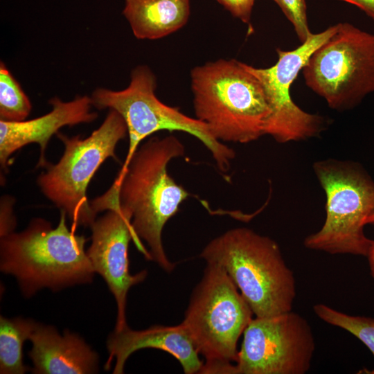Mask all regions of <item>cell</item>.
Instances as JSON below:
<instances>
[{
  "label": "cell",
  "instance_id": "cell-9",
  "mask_svg": "<svg viewBox=\"0 0 374 374\" xmlns=\"http://www.w3.org/2000/svg\"><path fill=\"white\" fill-rule=\"evenodd\" d=\"M337 26L302 71L307 86L330 107L344 110L374 91V35L349 23Z\"/></svg>",
  "mask_w": 374,
  "mask_h": 374
},
{
  "label": "cell",
  "instance_id": "cell-19",
  "mask_svg": "<svg viewBox=\"0 0 374 374\" xmlns=\"http://www.w3.org/2000/svg\"><path fill=\"white\" fill-rule=\"evenodd\" d=\"M313 310L327 323L339 327L361 341L374 356V318L350 315L323 304H316Z\"/></svg>",
  "mask_w": 374,
  "mask_h": 374
},
{
  "label": "cell",
  "instance_id": "cell-18",
  "mask_svg": "<svg viewBox=\"0 0 374 374\" xmlns=\"http://www.w3.org/2000/svg\"><path fill=\"white\" fill-rule=\"evenodd\" d=\"M32 105L19 83L5 64H0V120L24 121L31 112Z\"/></svg>",
  "mask_w": 374,
  "mask_h": 374
},
{
  "label": "cell",
  "instance_id": "cell-6",
  "mask_svg": "<svg viewBox=\"0 0 374 374\" xmlns=\"http://www.w3.org/2000/svg\"><path fill=\"white\" fill-rule=\"evenodd\" d=\"M314 172L326 197L321 229L304 240L310 249L330 254L367 256L373 240L364 232L374 213V181L358 164L326 159L316 162Z\"/></svg>",
  "mask_w": 374,
  "mask_h": 374
},
{
  "label": "cell",
  "instance_id": "cell-7",
  "mask_svg": "<svg viewBox=\"0 0 374 374\" xmlns=\"http://www.w3.org/2000/svg\"><path fill=\"white\" fill-rule=\"evenodd\" d=\"M156 80L150 68L141 65L132 71L130 84L125 89L114 91L98 88L91 96L93 107L99 110L114 109L126 123L129 146L123 165L129 161L146 137L161 130L180 131L199 140L211 153L218 169L224 173L228 172L235 152L216 139L205 123L160 101L155 94Z\"/></svg>",
  "mask_w": 374,
  "mask_h": 374
},
{
  "label": "cell",
  "instance_id": "cell-10",
  "mask_svg": "<svg viewBox=\"0 0 374 374\" xmlns=\"http://www.w3.org/2000/svg\"><path fill=\"white\" fill-rule=\"evenodd\" d=\"M314 350L312 328L299 314L256 317L243 332L235 374H305Z\"/></svg>",
  "mask_w": 374,
  "mask_h": 374
},
{
  "label": "cell",
  "instance_id": "cell-16",
  "mask_svg": "<svg viewBox=\"0 0 374 374\" xmlns=\"http://www.w3.org/2000/svg\"><path fill=\"white\" fill-rule=\"evenodd\" d=\"M123 14L137 39H157L187 23L190 0H125Z\"/></svg>",
  "mask_w": 374,
  "mask_h": 374
},
{
  "label": "cell",
  "instance_id": "cell-20",
  "mask_svg": "<svg viewBox=\"0 0 374 374\" xmlns=\"http://www.w3.org/2000/svg\"><path fill=\"white\" fill-rule=\"evenodd\" d=\"M292 23L301 43L312 34L307 18L305 0H274Z\"/></svg>",
  "mask_w": 374,
  "mask_h": 374
},
{
  "label": "cell",
  "instance_id": "cell-25",
  "mask_svg": "<svg viewBox=\"0 0 374 374\" xmlns=\"http://www.w3.org/2000/svg\"><path fill=\"white\" fill-rule=\"evenodd\" d=\"M374 224V213L367 219L366 224Z\"/></svg>",
  "mask_w": 374,
  "mask_h": 374
},
{
  "label": "cell",
  "instance_id": "cell-8",
  "mask_svg": "<svg viewBox=\"0 0 374 374\" xmlns=\"http://www.w3.org/2000/svg\"><path fill=\"white\" fill-rule=\"evenodd\" d=\"M127 134L124 118L114 109L109 110L100 126L87 138L56 134L64 145L63 155L56 164L48 163L37 183L74 224L90 226L96 219L87 196L88 184L107 158L116 160V145Z\"/></svg>",
  "mask_w": 374,
  "mask_h": 374
},
{
  "label": "cell",
  "instance_id": "cell-1",
  "mask_svg": "<svg viewBox=\"0 0 374 374\" xmlns=\"http://www.w3.org/2000/svg\"><path fill=\"white\" fill-rule=\"evenodd\" d=\"M184 151V145L173 135L150 138L122 166L108 190L91 201L96 215L115 207L126 213L131 217L137 249L167 272L175 265L165 253L163 229L189 196L168 173L167 167Z\"/></svg>",
  "mask_w": 374,
  "mask_h": 374
},
{
  "label": "cell",
  "instance_id": "cell-2",
  "mask_svg": "<svg viewBox=\"0 0 374 374\" xmlns=\"http://www.w3.org/2000/svg\"><path fill=\"white\" fill-rule=\"evenodd\" d=\"M66 216L61 211L55 228L37 218L24 231L1 236V271L17 278L26 297L43 288L58 291L92 282L96 271L84 251L87 239L69 229Z\"/></svg>",
  "mask_w": 374,
  "mask_h": 374
},
{
  "label": "cell",
  "instance_id": "cell-17",
  "mask_svg": "<svg viewBox=\"0 0 374 374\" xmlns=\"http://www.w3.org/2000/svg\"><path fill=\"white\" fill-rule=\"evenodd\" d=\"M37 323L23 318L0 317V373L23 374L28 368L23 363L22 346Z\"/></svg>",
  "mask_w": 374,
  "mask_h": 374
},
{
  "label": "cell",
  "instance_id": "cell-21",
  "mask_svg": "<svg viewBox=\"0 0 374 374\" xmlns=\"http://www.w3.org/2000/svg\"><path fill=\"white\" fill-rule=\"evenodd\" d=\"M235 17L248 24L251 19L255 0H217Z\"/></svg>",
  "mask_w": 374,
  "mask_h": 374
},
{
  "label": "cell",
  "instance_id": "cell-24",
  "mask_svg": "<svg viewBox=\"0 0 374 374\" xmlns=\"http://www.w3.org/2000/svg\"><path fill=\"white\" fill-rule=\"evenodd\" d=\"M369 263L371 274L374 278V240L367 255Z\"/></svg>",
  "mask_w": 374,
  "mask_h": 374
},
{
  "label": "cell",
  "instance_id": "cell-3",
  "mask_svg": "<svg viewBox=\"0 0 374 374\" xmlns=\"http://www.w3.org/2000/svg\"><path fill=\"white\" fill-rule=\"evenodd\" d=\"M196 118L220 141L247 143L265 134L271 110L258 79L235 60L192 69Z\"/></svg>",
  "mask_w": 374,
  "mask_h": 374
},
{
  "label": "cell",
  "instance_id": "cell-23",
  "mask_svg": "<svg viewBox=\"0 0 374 374\" xmlns=\"http://www.w3.org/2000/svg\"><path fill=\"white\" fill-rule=\"evenodd\" d=\"M355 5L374 19V0H339Z\"/></svg>",
  "mask_w": 374,
  "mask_h": 374
},
{
  "label": "cell",
  "instance_id": "cell-13",
  "mask_svg": "<svg viewBox=\"0 0 374 374\" xmlns=\"http://www.w3.org/2000/svg\"><path fill=\"white\" fill-rule=\"evenodd\" d=\"M52 110L36 118L22 121L0 120V163L3 171L9 166L10 156L30 143H37L40 157L37 167L48 165L45 151L50 139L64 126L89 123L98 118V113L91 112V97L77 96L73 100L64 102L57 97L49 100Z\"/></svg>",
  "mask_w": 374,
  "mask_h": 374
},
{
  "label": "cell",
  "instance_id": "cell-11",
  "mask_svg": "<svg viewBox=\"0 0 374 374\" xmlns=\"http://www.w3.org/2000/svg\"><path fill=\"white\" fill-rule=\"evenodd\" d=\"M337 24L319 33H312L292 51L277 48V62L269 68H256L244 63L246 69L261 83L271 110L265 129L278 143L307 139L317 136L323 126V118L299 107L292 100L290 86L312 53L337 30Z\"/></svg>",
  "mask_w": 374,
  "mask_h": 374
},
{
  "label": "cell",
  "instance_id": "cell-4",
  "mask_svg": "<svg viewBox=\"0 0 374 374\" xmlns=\"http://www.w3.org/2000/svg\"><path fill=\"white\" fill-rule=\"evenodd\" d=\"M200 257L226 271L256 317L292 310L294 273L277 242L269 237L248 228H234L210 241Z\"/></svg>",
  "mask_w": 374,
  "mask_h": 374
},
{
  "label": "cell",
  "instance_id": "cell-5",
  "mask_svg": "<svg viewBox=\"0 0 374 374\" xmlns=\"http://www.w3.org/2000/svg\"><path fill=\"white\" fill-rule=\"evenodd\" d=\"M206 264L182 323L204 357L199 373L235 374L238 341L253 312L226 271Z\"/></svg>",
  "mask_w": 374,
  "mask_h": 374
},
{
  "label": "cell",
  "instance_id": "cell-15",
  "mask_svg": "<svg viewBox=\"0 0 374 374\" xmlns=\"http://www.w3.org/2000/svg\"><path fill=\"white\" fill-rule=\"evenodd\" d=\"M29 339L28 355L37 374L95 373L98 371V355L77 335L66 332L61 336L51 326L37 323Z\"/></svg>",
  "mask_w": 374,
  "mask_h": 374
},
{
  "label": "cell",
  "instance_id": "cell-22",
  "mask_svg": "<svg viewBox=\"0 0 374 374\" xmlns=\"http://www.w3.org/2000/svg\"><path fill=\"white\" fill-rule=\"evenodd\" d=\"M10 199L4 198L1 204V236L12 232L15 226V220L12 213V204H10Z\"/></svg>",
  "mask_w": 374,
  "mask_h": 374
},
{
  "label": "cell",
  "instance_id": "cell-14",
  "mask_svg": "<svg viewBox=\"0 0 374 374\" xmlns=\"http://www.w3.org/2000/svg\"><path fill=\"white\" fill-rule=\"evenodd\" d=\"M109 358L116 359L114 374L123 373L127 358L135 351L143 348H156L168 353L179 362L186 374L199 373L204 362L185 326L157 325L143 330H133L127 326L121 331H114L107 339Z\"/></svg>",
  "mask_w": 374,
  "mask_h": 374
},
{
  "label": "cell",
  "instance_id": "cell-12",
  "mask_svg": "<svg viewBox=\"0 0 374 374\" xmlns=\"http://www.w3.org/2000/svg\"><path fill=\"white\" fill-rule=\"evenodd\" d=\"M91 244L87 253L96 272L107 283L117 303V319L114 331L127 327L126 301L131 287L141 283L146 270L132 275L129 270L128 246L136 239L131 217L119 208L107 210L90 226Z\"/></svg>",
  "mask_w": 374,
  "mask_h": 374
}]
</instances>
